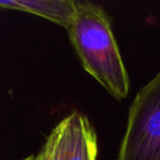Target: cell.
I'll return each instance as SVG.
<instances>
[{"instance_id":"1","label":"cell","mask_w":160,"mask_h":160,"mask_svg":"<svg viewBox=\"0 0 160 160\" xmlns=\"http://www.w3.org/2000/svg\"><path fill=\"white\" fill-rule=\"evenodd\" d=\"M66 30L85 71L115 99H125L130 88L129 75L106 11L90 1L76 2Z\"/></svg>"},{"instance_id":"2","label":"cell","mask_w":160,"mask_h":160,"mask_svg":"<svg viewBox=\"0 0 160 160\" xmlns=\"http://www.w3.org/2000/svg\"><path fill=\"white\" fill-rule=\"evenodd\" d=\"M116 160H160V71L130 105Z\"/></svg>"},{"instance_id":"3","label":"cell","mask_w":160,"mask_h":160,"mask_svg":"<svg viewBox=\"0 0 160 160\" xmlns=\"http://www.w3.org/2000/svg\"><path fill=\"white\" fill-rule=\"evenodd\" d=\"M98 136L79 111L64 118L46 138L35 160H96Z\"/></svg>"},{"instance_id":"4","label":"cell","mask_w":160,"mask_h":160,"mask_svg":"<svg viewBox=\"0 0 160 160\" xmlns=\"http://www.w3.org/2000/svg\"><path fill=\"white\" fill-rule=\"evenodd\" d=\"M0 8L26 11L68 29L76 11L72 0H0Z\"/></svg>"},{"instance_id":"5","label":"cell","mask_w":160,"mask_h":160,"mask_svg":"<svg viewBox=\"0 0 160 160\" xmlns=\"http://www.w3.org/2000/svg\"><path fill=\"white\" fill-rule=\"evenodd\" d=\"M22 160H35V155H30V156H28V158H25Z\"/></svg>"}]
</instances>
